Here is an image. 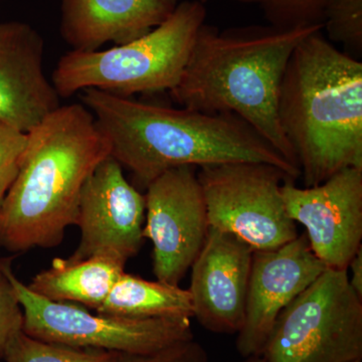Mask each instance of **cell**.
Segmentation results:
<instances>
[{"instance_id": "1", "label": "cell", "mask_w": 362, "mask_h": 362, "mask_svg": "<svg viewBox=\"0 0 362 362\" xmlns=\"http://www.w3.org/2000/svg\"><path fill=\"white\" fill-rule=\"evenodd\" d=\"M81 93L110 144L111 156L145 189L162 173L180 166L258 162L280 168L294 181L301 176L235 114L170 108L96 89Z\"/></svg>"}, {"instance_id": "2", "label": "cell", "mask_w": 362, "mask_h": 362, "mask_svg": "<svg viewBox=\"0 0 362 362\" xmlns=\"http://www.w3.org/2000/svg\"><path fill=\"white\" fill-rule=\"evenodd\" d=\"M319 30L323 25L220 30L204 23L180 82L169 94L181 108L239 116L300 170L279 120V95L293 52Z\"/></svg>"}, {"instance_id": "3", "label": "cell", "mask_w": 362, "mask_h": 362, "mask_svg": "<svg viewBox=\"0 0 362 362\" xmlns=\"http://www.w3.org/2000/svg\"><path fill=\"white\" fill-rule=\"evenodd\" d=\"M83 103L62 105L28 133L20 171L0 204V247L13 254L63 242L86 181L111 156Z\"/></svg>"}, {"instance_id": "4", "label": "cell", "mask_w": 362, "mask_h": 362, "mask_svg": "<svg viewBox=\"0 0 362 362\" xmlns=\"http://www.w3.org/2000/svg\"><path fill=\"white\" fill-rule=\"evenodd\" d=\"M316 30L286 66L278 114L304 187L362 168V63Z\"/></svg>"}, {"instance_id": "5", "label": "cell", "mask_w": 362, "mask_h": 362, "mask_svg": "<svg viewBox=\"0 0 362 362\" xmlns=\"http://www.w3.org/2000/svg\"><path fill=\"white\" fill-rule=\"evenodd\" d=\"M206 18V4L183 1L139 39L107 49H71L57 63L52 85L61 99L87 89L125 98L170 92L180 82Z\"/></svg>"}, {"instance_id": "6", "label": "cell", "mask_w": 362, "mask_h": 362, "mask_svg": "<svg viewBox=\"0 0 362 362\" xmlns=\"http://www.w3.org/2000/svg\"><path fill=\"white\" fill-rule=\"evenodd\" d=\"M259 356L264 362L362 359V299L346 270L325 271L281 312Z\"/></svg>"}, {"instance_id": "7", "label": "cell", "mask_w": 362, "mask_h": 362, "mask_svg": "<svg viewBox=\"0 0 362 362\" xmlns=\"http://www.w3.org/2000/svg\"><path fill=\"white\" fill-rule=\"evenodd\" d=\"M0 261L23 308V331L30 337L77 349L131 354L158 351L194 338L189 318H122L49 301L16 277L11 259Z\"/></svg>"}, {"instance_id": "8", "label": "cell", "mask_w": 362, "mask_h": 362, "mask_svg": "<svg viewBox=\"0 0 362 362\" xmlns=\"http://www.w3.org/2000/svg\"><path fill=\"white\" fill-rule=\"evenodd\" d=\"M197 178L209 228L233 233L254 251L277 249L298 237L282 195L283 183L292 180L280 168L258 162L216 164L199 168Z\"/></svg>"}, {"instance_id": "9", "label": "cell", "mask_w": 362, "mask_h": 362, "mask_svg": "<svg viewBox=\"0 0 362 362\" xmlns=\"http://www.w3.org/2000/svg\"><path fill=\"white\" fill-rule=\"evenodd\" d=\"M197 168L169 169L146 187L143 238L153 246L156 280L180 286L206 244L209 216Z\"/></svg>"}, {"instance_id": "10", "label": "cell", "mask_w": 362, "mask_h": 362, "mask_svg": "<svg viewBox=\"0 0 362 362\" xmlns=\"http://www.w3.org/2000/svg\"><path fill=\"white\" fill-rule=\"evenodd\" d=\"M145 195L131 185L121 164L105 158L86 181L78 204L80 240L70 261L104 257L127 263L141 249Z\"/></svg>"}, {"instance_id": "11", "label": "cell", "mask_w": 362, "mask_h": 362, "mask_svg": "<svg viewBox=\"0 0 362 362\" xmlns=\"http://www.w3.org/2000/svg\"><path fill=\"white\" fill-rule=\"evenodd\" d=\"M286 211L306 228L314 255L330 270H346L362 240V168H349L321 185H282Z\"/></svg>"}, {"instance_id": "12", "label": "cell", "mask_w": 362, "mask_h": 362, "mask_svg": "<svg viewBox=\"0 0 362 362\" xmlns=\"http://www.w3.org/2000/svg\"><path fill=\"white\" fill-rule=\"evenodd\" d=\"M325 270L306 233L277 249L254 251L244 322L235 340L240 356L261 354L281 312Z\"/></svg>"}, {"instance_id": "13", "label": "cell", "mask_w": 362, "mask_h": 362, "mask_svg": "<svg viewBox=\"0 0 362 362\" xmlns=\"http://www.w3.org/2000/svg\"><path fill=\"white\" fill-rule=\"evenodd\" d=\"M254 249L230 233L209 228L206 244L192 266L194 317L204 329L237 334L245 306Z\"/></svg>"}, {"instance_id": "14", "label": "cell", "mask_w": 362, "mask_h": 362, "mask_svg": "<svg viewBox=\"0 0 362 362\" xmlns=\"http://www.w3.org/2000/svg\"><path fill=\"white\" fill-rule=\"evenodd\" d=\"M44 59L45 40L35 28L0 23V122L28 133L62 106Z\"/></svg>"}, {"instance_id": "15", "label": "cell", "mask_w": 362, "mask_h": 362, "mask_svg": "<svg viewBox=\"0 0 362 362\" xmlns=\"http://www.w3.org/2000/svg\"><path fill=\"white\" fill-rule=\"evenodd\" d=\"M178 0H63L61 35L71 51L132 42L164 23Z\"/></svg>"}, {"instance_id": "16", "label": "cell", "mask_w": 362, "mask_h": 362, "mask_svg": "<svg viewBox=\"0 0 362 362\" xmlns=\"http://www.w3.org/2000/svg\"><path fill=\"white\" fill-rule=\"evenodd\" d=\"M125 272V264L104 257L70 261L54 259L28 287L49 301L71 303L96 311Z\"/></svg>"}, {"instance_id": "17", "label": "cell", "mask_w": 362, "mask_h": 362, "mask_svg": "<svg viewBox=\"0 0 362 362\" xmlns=\"http://www.w3.org/2000/svg\"><path fill=\"white\" fill-rule=\"evenodd\" d=\"M96 312L131 319L194 317L192 296L180 286L148 281L124 272Z\"/></svg>"}, {"instance_id": "18", "label": "cell", "mask_w": 362, "mask_h": 362, "mask_svg": "<svg viewBox=\"0 0 362 362\" xmlns=\"http://www.w3.org/2000/svg\"><path fill=\"white\" fill-rule=\"evenodd\" d=\"M117 352L77 349L30 337L23 330L9 343L6 362H114Z\"/></svg>"}, {"instance_id": "19", "label": "cell", "mask_w": 362, "mask_h": 362, "mask_svg": "<svg viewBox=\"0 0 362 362\" xmlns=\"http://www.w3.org/2000/svg\"><path fill=\"white\" fill-rule=\"evenodd\" d=\"M206 4L209 0H199ZM257 6L271 25L283 28L323 25L329 0H233Z\"/></svg>"}, {"instance_id": "20", "label": "cell", "mask_w": 362, "mask_h": 362, "mask_svg": "<svg viewBox=\"0 0 362 362\" xmlns=\"http://www.w3.org/2000/svg\"><path fill=\"white\" fill-rule=\"evenodd\" d=\"M323 30L331 42L361 56L362 0H329L324 13Z\"/></svg>"}, {"instance_id": "21", "label": "cell", "mask_w": 362, "mask_h": 362, "mask_svg": "<svg viewBox=\"0 0 362 362\" xmlns=\"http://www.w3.org/2000/svg\"><path fill=\"white\" fill-rule=\"evenodd\" d=\"M28 145V133L0 122V204L13 185Z\"/></svg>"}, {"instance_id": "22", "label": "cell", "mask_w": 362, "mask_h": 362, "mask_svg": "<svg viewBox=\"0 0 362 362\" xmlns=\"http://www.w3.org/2000/svg\"><path fill=\"white\" fill-rule=\"evenodd\" d=\"M23 308L0 261V359L4 358L13 338L23 330Z\"/></svg>"}, {"instance_id": "23", "label": "cell", "mask_w": 362, "mask_h": 362, "mask_svg": "<svg viewBox=\"0 0 362 362\" xmlns=\"http://www.w3.org/2000/svg\"><path fill=\"white\" fill-rule=\"evenodd\" d=\"M114 362H213L206 349L194 340L175 343L150 354H119Z\"/></svg>"}, {"instance_id": "24", "label": "cell", "mask_w": 362, "mask_h": 362, "mask_svg": "<svg viewBox=\"0 0 362 362\" xmlns=\"http://www.w3.org/2000/svg\"><path fill=\"white\" fill-rule=\"evenodd\" d=\"M347 275L350 287L362 299V247L350 261Z\"/></svg>"}, {"instance_id": "25", "label": "cell", "mask_w": 362, "mask_h": 362, "mask_svg": "<svg viewBox=\"0 0 362 362\" xmlns=\"http://www.w3.org/2000/svg\"><path fill=\"white\" fill-rule=\"evenodd\" d=\"M244 362H264L261 356H252L245 358Z\"/></svg>"}, {"instance_id": "26", "label": "cell", "mask_w": 362, "mask_h": 362, "mask_svg": "<svg viewBox=\"0 0 362 362\" xmlns=\"http://www.w3.org/2000/svg\"><path fill=\"white\" fill-rule=\"evenodd\" d=\"M354 362H361V361H354Z\"/></svg>"}]
</instances>
